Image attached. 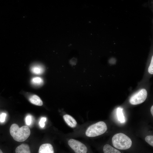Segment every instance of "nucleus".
Here are the masks:
<instances>
[{"mask_svg": "<svg viewBox=\"0 0 153 153\" xmlns=\"http://www.w3.org/2000/svg\"><path fill=\"white\" fill-rule=\"evenodd\" d=\"M16 153H31L29 146L27 144H23L18 146L15 149Z\"/></svg>", "mask_w": 153, "mask_h": 153, "instance_id": "8", "label": "nucleus"}, {"mask_svg": "<svg viewBox=\"0 0 153 153\" xmlns=\"http://www.w3.org/2000/svg\"><path fill=\"white\" fill-rule=\"evenodd\" d=\"M31 71L34 74L39 75L44 72V69L42 66L40 65H35L31 67Z\"/></svg>", "mask_w": 153, "mask_h": 153, "instance_id": "12", "label": "nucleus"}, {"mask_svg": "<svg viewBox=\"0 0 153 153\" xmlns=\"http://www.w3.org/2000/svg\"><path fill=\"white\" fill-rule=\"evenodd\" d=\"M6 114L5 113H2L0 115V122H3L5 120V118L6 116Z\"/></svg>", "mask_w": 153, "mask_h": 153, "instance_id": "18", "label": "nucleus"}, {"mask_svg": "<svg viewBox=\"0 0 153 153\" xmlns=\"http://www.w3.org/2000/svg\"><path fill=\"white\" fill-rule=\"evenodd\" d=\"M147 95V92L145 89H142L133 95L130 98L129 102L133 105L142 103L146 100Z\"/></svg>", "mask_w": 153, "mask_h": 153, "instance_id": "5", "label": "nucleus"}, {"mask_svg": "<svg viewBox=\"0 0 153 153\" xmlns=\"http://www.w3.org/2000/svg\"><path fill=\"white\" fill-rule=\"evenodd\" d=\"M0 153H3L0 149Z\"/></svg>", "mask_w": 153, "mask_h": 153, "instance_id": "20", "label": "nucleus"}, {"mask_svg": "<svg viewBox=\"0 0 153 153\" xmlns=\"http://www.w3.org/2000/svg\"><path fill=\"white\" fill-rule=\"evenodd\" d=\"M116 115L118 119L121 123L125 122V120L123 113V109L121 107H118L116 110Z\"/></svg>", "mask_w": 153, "mask_h": 153, "instance_id": "11", "label": "nucleus"}, {"mask_svg": "<svg viewBox=\"0 0 153 153\" xmlns=\"http://www.w3.org/2000/svg\"><path fill=\"white\" fill-rule=\"evenodd\" d=\"M107 129V125L104 122L99 121L89 126L85 133L88 137H95L104 133Z\"/></svg>", "mask_w": 153, "mask_h": 153, "instance_id": "3", "label": "nucleus"}, {"mask_svg": "<svg viewBox=\"0 0 153 153\" xmlns=\"http://www.w3.org/2000/svg\"><path fill=\"white\" fill-rule=\"evenodd\" d=\"M46 118L43 117L41 118L39 121V125L40 127L42 128H44L45 126V122L46 121Z\"/></svg>", "mask_w": 153, "mask_h": 153, "instance_id": "16", "label": "nucleus"}, {"mask_svg": "<svg viewBox=\"0 0 153 153\" xmlns=\"http://www.w3.org/2000/svg\"><path fill=\"white\" fill-rule=\"evenodd\" d=\"M25 121L26 124L27 125H30L32 121L31 117V115H27Z\"/></svg>", "mask_w": 153, "mask_h": 153, "instance_id": "17", "label": "nucleus"}, {"mask_svg": "<svg viewBox=\"0 0 153 153\" xmlns=\"http://www.w3.org/2000/svg\"><path fill=\"white\" fill-rule=\"evenodd\" d=\"M39 153H54L53 147L50 143L42 144L39 147Z\"/></svg>", "mask_w": 153, "mask_h": 153, "instance_id": "6", "label": "nucleus"}, {"mask_svg": "<svg viewBox=\"0 0 153 153\" xmlns=\"http://www.w3.org/2000/svg\"><path fill=\"white\" fill-rule=\"evenodd\" d=\"M32 82L33 84L36 85H40L42 83L43 80L41 77H36L32 79Z\"/></svg>", "mask_w": 153, "mask_h": 153, "instance_id": "13", "label": "nucleus"}, {"mask_svg": "<svg viewBox=\"0 0 153 153\" xmlns=\"http://www.w3.org/2000/svg\"><path fill=\"white\" fill-rule=\"evenodd\" d=\"M63 117L65 122L69 126L72 128H74L76 126L77 122L71 116L66 114L63 116Z\"/></svg>", "mask_w": 153, "mask_h": 153, "instance_id": "7", "label": "nucleus"}, {"mask_svg": "<svg viewBox=\"0 0 153 153\" xmlns=\"http://www.w3.org/2000/svg\"><path fill=\"white\" fill-rule=\"evenodd\" d=\"M148 71L149 73H153V56H152L150 63L148 68Z\"/></svg>", "mask_w": 153, "mask_h": 153, "instance_id": "15", "label": "nucleus"}, {"mask_svg": "<svg viewBox=\"0 0 153 153\" xmlns=\"http://www.w3.org/2000/svg\"><path fill=\"white\" fill-rule=\"evenodd\" d=\"M103 150L104 153H121L119 150L108 144L104 146Z\"/></svg>", "mask_w": 153, "mask_h": 153, "instance_id": "10", "label": "nucleus"}, {"mask_svg": "<svg viewBox=\"0 0 153 153\" xmlns=\"http://www.w3.org/2000/svg\"><path fill=\"white\" fill-rule=\"evenodd\" d=\"M68 143L75 153H86L87 152L86 145L78 140L71 139L68 141Z\"/></svg>", "mask_w": 153, "mask_h": 153, "instance_id": "4", "label": "nucleus"}, {"mask_svg": "<svg viewBox=\"0 0 153 153\" xmlns=\"http://www.w3.org/2000/svg\"><path fill=\"white\" fill-rule=\"evenodd\" d=\"M10 132L13 139L18 142H22L26 140L31 133L30 129L27 126H24L20 128L16 124H13L11 125Z\"/></svg>", "mask_w": 153, "mask_h": 153, "instance_id": "1", "label": "nucleus"}, {"mask_svg": "<svg viewBox=\"0 0 153 153\" xmlns=\"http://www.w3.org/2000/svg\"><path fill=\"white\" fill-rule=\"evenodd\" d=\"M30 102L32 104L35 105L41 106L43 105V102L40 98L36 95H33L29 98Z\"/></svg>", "mask_w": 153, "mask_h": 153, "instance_id": "9", "label": "nucleus"}, {"mask_svg": "<svg viewBox=\"0 0 153 153\" xmlns=\"http://www.w3.org/2000/svg\"><path fill=\"white\" fill-rule=\"evenodd\" d=\"M150 112L152 116H153V105L151 107L150 109Z\"/></svg>", "mask_w": 153, "mask_h": 153, "instance_id": "19", "label": "nucleus"}, {"mask_svg": "<svg viewBox=\"0 0 153 153\" xmlns=\"http://www.w3.org/2000/svg\"><path fill=\"white\" fill-rule=\"evenodd\" d=\"M145 141L149 144L153 146V136L148 135L146 136L145 138Z\"/></svg>", "mask_w": 153, "mask_h": 153, "instance_id": "14", "label": "nucleus"}, {"mask_svg": "<svg viewBox=\"0 0 153 153\" xmlns=\"http://www.w3.org/2000/svg\"><path fill=\"white\" fill-rule=\"evenodd\" d=\"M112 141L113 146L120 150L128 149L130 148L132 144L130 138L122 133L115 134L113 136Z\"/></svg>", "mask_w": 153, "mask_h": 153, "instance_id": "2", "label": "nucleus"}]
</instances>
